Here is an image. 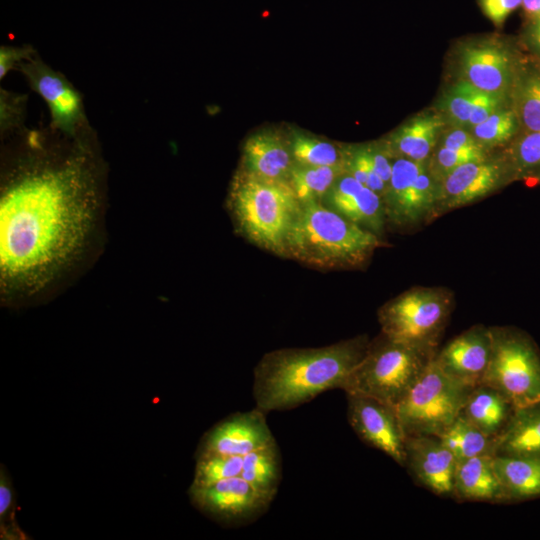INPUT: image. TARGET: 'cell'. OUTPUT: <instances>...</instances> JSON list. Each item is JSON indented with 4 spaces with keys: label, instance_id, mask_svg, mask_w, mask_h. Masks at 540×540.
I'll list each match as a JSON object with an SVG mask.
<instances>
[{
    "label": "cell",
    "instance_id": "obj_44",
    "mask_svg": "<svg viewBox=\"0 0 540 540\" xmlns=\"http://www.w3.org/2000/svg\"><path fill=\"white\" fill-rule=\"evenodd\" d=\"M521 7L528 20L540 18V0H522Z\"/></svg>",
    "mask_w": 540,
    "mask_h": 540
},
{
    "label": "cell",
    "instance_id": "obj_6",
    "mask_svg": "<svg viewBox=\"0 0 540 540\" xmlns=\"http://www.w3.org/2000/svg\"><path fill=\"white\" fill-rule=\"evenodd\" d=\"M474 387L446 374L434 357L396 405L405 437L439 436L460 415Z\"/></svg>",
    "mask_w": 540,
    "mask_h": 540
},
{
    "label": "cell",
    "instance_id": "obj_32",
    "mask_svg": "<svg viewBox=\"0 0 540 540\" xmlns=\"http://www.w3.org/2000/svg\"><path fill=\"white\" fill-rule=\"evenodd\" d=\"M509 144L504 157L514 179L540 175V131L522 132Z\"/></svg>",
    "mask_w": 540,
    "mask_h": 540
},
{
    "label": "cell",
    "instance_id": "obj_12",
    "mask_svg": "<svg viewBox=\"0 0 540 540\" xmlns=\"http://www.w3.org/2000/svg\"><path fill=\"white\" fill-rule=\"evenodd\" d=\"M192 503L205 515L229 526L244 525L260 517L273 497L256 489L241 476L202 487H191Z\"/></svg>",
    "mask_w": 540,
    "mask_h": 540
},
{
    "label": "cell",
    "instance_id": "obj_34",
    "mask_svg": "<svg viewBox=\"0 0 540 540\" xmlns=\"http://www.w3.org/2000/svg\"><path fill=\"white\" fill-rule=\"evenodd\" d=\"M343 151L345 172L383 198L386 184L374 168L369 146L348 147Z\"/></svg>",
    "mask_w": 540,
    "mask_h": 540
},
{
    "label": "cell",
    "instance_id": "obj_21",
    "mask_svg": "<svg viewBox=\"0 0 540 540\" xmlns=\"http://www.w3.org/2000/svg\"><path fill=\"white\" fill-rule=\"evenodd\" d=\"M492 455H480L457 462L453 497L458 501L506 504L493 465Z\"/></svg>",
    "mask_w": 540,
    "mask_h": 540
},
{
    "label": "cell",
    "instance_id": "obj_31",
    "mask_svg": "<svg viewBox=\"0 0 540 540\" xmlns=\"http://www.w3.org/2000/svg\"><path fill=\"white\" fill-rule=\"evenodd\" d=\"M480 89L458 79L440 98L438 112L448 126L468 129L472 110Z\"/></svg>",
    "mask_w": 540,
    "mask_h": 540
},
{
    "label": "cell",
    "instance_id": "obj_42",
    "mask_svg": "<svg viewBox=\"0 0 540 540\" xmlns=\"http://www.w3.org/2000/svg\"><path fill=\"white\" fill-rule=\"evenodd\" d=\"M13 506V491L11 483L6 473L1 469L0 477V520L1 525L6 524L7 519L11 516Z\"/></svg>",
    "mask_w": 540,
    "mask_h": 540
},
{
    "label": "cell",
    "instance_id": "obj_17",
    "mask_svg": "<svg viewBox=\"0 0 540 540\" xmlns=\"http://www.w3.org/2000/svg\"><path fill=\"white\" fill-rule=\"evenodd\" d=\"M491 350L490 327L474 325L438 350L435 360L449 376L476 386L487 371Z\"/></svg>",
    "mask_w": 540,
    "mask_h": 540
},
{
    "label": "cell",
    "instance_id": "obj_7",
    "mask_svg": "<svg viewBox=\"0 0 540 540\" xmlns=\"http://www.w3.org/2000/svg\"><path fill=\"white\" fill-rule=\"evenodd\" d=\"M452 307V295L444 288H411L379 308L381 333L421 349L437 351Z\"/></svg>",
    "mask_w": 540,
    "mask_h": 540
},
{
    "label": "cell",
    "instance_id": "obj_35",
    "mask_svg": "<svg viewBox=\"0 0 540 540\" xmlns=\"http://www.w3.org/2000/svg\"><path fill=\"white\" fill-rule=\"evenodd\" d=\"M488 156V151L482 148L450 149L437 145L428 159V164L431 173L440 182L459 166Z\"/></svg>",
    "mask_w": 540,
    "mask_h": 540
},
{
    "label": "cell",
    "instance_id": "obj_9",
    "mask_svg": "<svg viewBox=\"0 0 540 540\" xmlns=\"http://www.w3.org/2000/svg\"><path fill=\"white\" fill-rule=\"evenodd\" d=\"M439 182L428 160L393 158L392 174L383 196L387 223L398 228L431 221L438 199Z\"/></svg>",
    "mask_w": 540,
    "mask_h": 540
},
{
    "label": "cell",
    "instance_id": "obj_19",
    "mask_svg": "<svg viewBox=\"0 0 540 540\" xmlns=\"http://www.w3.org/2000/svg\"><path fill=\"white\" fill-rule=\"evenodd\" d=\"M447 126L446 120L438 111L422 112L400 125L383 146L392 158L426 161Z\"/></svg>",
    "mask_w": 540,
    "mask_h": 540
},
{
    "label": "cell",
    "instance_id": "obj_18",
    "mask_svg": "<svg viewBox=\"0 0 540 540\" xmlns=\"http://www.w3.org/2000/svg\"><path fill=\"white\" fill-rule=\"evenodd\" d=\"M321 202L348 220L382 237L387 224L383 198L350 174L342 173Z\"/></svg>",
    "mask_w": 540,
    "mask_h": 540
},
{
    "label": "cell",
    "instance_id": "obj_2",
    "mask_svg": "<svg viewBox=\"0 0 540 540\" xmlns=\"http://www.w3.org/2000/svg\"><path fill=\"white\" fill-rule=\"evenodd\" d=\"M370 341L362 334L322 347L267 352L253 370L255 407L266 414L289 410L327 390H343Z\"/></svg>",
    "mask_w": 540,
    "mask_h": 540
},
{
    "label": "cell",
    "instance_id": "obj_39",
    "mask_svg": "<svg viewBox=\"0 0 540 540\" xmlns=\"http://www.w3.org/2000/svg\"><path fill=\"white\" fill-rule=\"evenodd\" d=\"M506 105H509V103L500 97L480 90L475 100L468 130L483 122L493 112Z\"/></svg>",
    "mask_w": 540,
    "mask_h": 540
},
{
    "label": "cell",
    "instance_id": "obj_36",
    "mask_svg": "<svg viewBox=\"0 0 540 540\" xmlns=\"http://www.w3.org/2000/svg\"><path fill=\"white\" fill-rule=\"evenodd\" d=\"M28 96L0 89V132L5 138L24 127Z\"/></svg>",
    "mask_w": 540,
    "mask_h": 540
},
{
    "label": "cell",
    "instance_id": "obj_20",
    "mask_svg": "<svg viewBox=\"0 0 540 540\" xmlns=\"http://www.w3.org/2000/svg\"><path fill=\"white\" fill-rule=\"evenodd\" d=\"M294 163L289 144L277 133L258 132L244 143L241 170L245 172L266 179L288 181Z\"/></svg>",
    "mask_w": 540,
    "mask_h": 540
},
{
    "label": "cell",
    "instance_id": "obj_14",
    "mask_svg": "<svg viewBox=\"0 0 540 540\" xmlns=\"http://www.w3.org/2000/svg\"><path fill=\"white\" fill-rule=\"evenodd\" d=\"M347 417L356 435L404 466L405 434L396 407L371 396L346 393Z\"/></svg>",
    "mask_w": 540,
    "mask_h": 540
},
{
    "label": "cell",
    "instance_id": "obj_13",
    "mask_svg": "<svg viewBox=\"0 0 540 540\" xmlns=\"http://www.w3.org/2000/svg\"><path fill=\"white\" fill-rule=\"evenodd\" d=\"M514 179L505 157L471 161L454 169L439 182L434 218L474 203Z\"/></svg>",
    "mask_w": 540,
    "mask_h": 540
},
{
    "label": "cell",
    "instance_id": "obj_15",
    "mask_svg": "<svg viewBox=\"0 0 540 540\" xmlns=\"http://www.w3.org/2000/svg\"><path fill=\"white\" fill-rule=\"evenodd\" d=\"M275 441L266 413L255 407L231 414L207 431L200 441L197 457L212 454L244 457Z\"/></svg>",
    "mask_w": 540,
    "mask_h": 540
},
{
    "label": "cell",
    "instance_id": "obj_3",
    "mask_svg": "<svg viewBox=\"0 0 540 540\" xmlns=\"http://www.w3.org/2000/svg\"><path fill=\"white\" fill-rule=\"evenodd\" d=\"M381 238L321 201H311L301 205L285 258L320 270L359 268L387 246Z\"/></svg>",
    "mask_w": 540,
    "mask_h": 540
},
{
    "label": "cell",
    "instance_id": "obj_27",
    "mask_svg": "<svg viewBox=\"0 0 540 540\" xmlns=\"http://www.w3.org/2000/svg\"><path fill=\"white\" fill-rule=\"evenodd\" d=\"M457 462L480 455L495 454L496 440L489 437L461 414L438 436Z\"/></svg>",
    "mask_w": 540,
    "mask_h": 540
},
{
    "label": "cell",
    "instance_id": "obj_25",
    "mask_svg": "<svg viewBox=\"0 0 540 540\" xmlns=\"http://www.w3.org/2000/svg\"><path fill=\"white\" fill-rule=\"evenodd\" d=\"M521 132L540 131V68L523 64L510 95Z\"/></svg>",
    "mask_w": 540,
    "mask_h": 540
},
{
    "label": "cell",
    "instance_id": "obj_40",
    "mask_svg": "<svg viewBox=\"0 0 540 540\" xmlns=\"http://www.w3.org/2000/svg\"><path fill=\"white\" fill-rule=\"evenodd\" d=\"M438 146L450 149L482 148L470 130L461 127L447 126L442 132ZM487 151V150H486Z\"/></svg>",
    "mask_w": 540,
    "mask_h": 540
},
{
    "label": "cell",
    "instance_id": "obj_30",
    "mask_svg": "<svg viewBox=\"0 0 540 540\" xmlns=\"http://www.w3.org/2000/svg\"><path fill=\"white\" fill-rule=\"evenodd\" d=\"M293 160L309 166H341L344 168V151L334 144L301 132L292 133L288 141Z\"/></svg>",
    "mask_w": 540,
    "mask_h": 540
},
{
    "label": "cell",
    "instance_id": "obj_33",
    "mask_svg": "<svg viewBox=\"0 0 540 540\" xmlns=\"http://www.w3.org/2000/svg\"><path fill=\"white\" fill-rule=\"evenodd\" d=\"M243 457L227 455H203L196 461L191 487H202L217 481L240 476Z\"/></svg>",
    "mask_w": 540,
    "mask_h": 540
},
{
    "label": "cell",
    "instance_id": "obj_37",
    "mask_svg": "<svg viewBox=\"0 0 540 540\" xmlns=\"http://www.w3.org/2000/svg\"><path fill=\"white\" fill-rule=\"evenodd\" d=\"M521 4L522 0H478L482 13L497 28H501Z\"/></svg>",
    "mask_w": 540,
    "mask_h": 540
},
{
    "label": "cell",
    "instance_id": "obj_43",
    "mask_svg": "<svg viewBox=\"0 0 540 540\" xmlns=\"http://www.w3.org/2000/svg\"><path fill=\"white\" fill-rule=\"evenodd\" d=\"M523 41L540 61V18L528 20L523 32Z\"/></svg>",
    "mask_w": 540,
    "mask_h": 540
},
{
    "label": "cell",
    "instance_id": "obj_11",
    "mask_svg": "<svg viewBox=\"0 0 540 540\" xmlns=\"http://www.w3.org/2000/svg\"><path fill=\"white\" fill-rule=\"evenodd\" d=\"M16 70L46 102L52 128L68 135H77L91 127L80 92L65 75L50 67L38 54L21 63Z\"/></svg>",
    "mask_w": 540,
    "mask_h": 540
},
{
    "label": "cell",
    "instance_id": "obj_22",
    "mask_svg": "<svg viewBox=\"0 0 540 540\" xmlns=\"http://www.w3.org/2000/svg\"><path fill=\"white\" fill-rule=\"evenodd\" d=\"M515 408L497 389L480 383L472 389L460 414L497 441L509 424Z\"/></svg>",
    "mask_w": 540,
    "mask_h": 540
},
{
    "label": "cell",
    "instance_id": "obj_8",
    "mask_svg": "<svg viewBox=\"0 0 540 540\" xmlns=\"http://www.w3.org/2000/svg\"><path fill=\"white\" fill-rule=\"evenodd\" d=\"M492 350L481 383L504 396L515 407L540 401V351L524 332L511 327H490Z\"/></svg>",
    "mask_w": 540,
    "mask_h": 540
},
{
    "label": "cell",
    "instance_id": "obj_29",
    "mask_svg": "<svg viewBox=\"0 0 540 540\" xmlns=\"http://www.w3.org/2000/svg\"><path fill=\"white\" fill-rule=\"evenodd\" d=\"M520 131L519 120L510 105L499 108L470 129L477 142L487 151L510 143Z\"/></svg>",
    "mask_w": 540,
    "mask_h": 540
},
{
    "label": "cell",
    "instance_id": "obj_28",
    "mask_svg": "<svg viewBox=\"0 0 540 540\" xmlns=\"http://www.w3.org/2000/svg\"><path fill=\"white\" fill-rule=\"evenodd\" d=\"M344 172L341 166H309L294 163L288 181L300 203L304 204L321 201Z\"/></svg>",
    "mask_w": 540,
    "mask_h": 540
},
{
    "label": "cell",
    "instance_id": "obj_1",
    "mask_svg": "<svg viewBox=\"0 0 540 540\" xmlns=\"http://www.w3.org/2000/svg\"><path fill=\"white\" fill-rule=\"evenodd\" d=\"M0 281L6 301L49 290L97 233L105 164L90 127L77 135L25 126L2 138Z\"/></svg>",
    "mask_w": 540,
    "mask_h": 540
},
{
    "label": "cell",
    "instance_id": "obj_45",
    "mask_svg": "<svg viewBox=\"0 0 540 540\" xmlns=\"http://www.w3.org/2000/svg\"><path fill=\"white\" fill-rule=\"evenodd\" d=\"M538 67L540 68V61H539V65H538Z\"/></svg>",
    "mask_w": 540,
    "mask_h": 540
},
{
    "label": "cell",
    "instance_id": "obj_38",
    "mask_svg": "<svg viewBox=\"0 0 540 540\" xmlns=\"http://www.w3.org/2000/svg\"><path fill=\"white\" fill-rule=\"evenodd\" d=\"M37 55L36 50L31 45L0 47V79H3L11 70Z\"/></svg>",
    "mask_w": 540,
    "mask_h": 540
},
{
    "label": "cell",
    "instance_id": "obj_4",
    "mask_svg": "<svg viewBox=\"0 0 540 540\" xmlns=\"http://www.w3.org/2000/svg\"><path fill=\"white\" fill-rule=\"evenodd\" d=\"M301 205L289 181L266 179L241 169L232 180L227 199L236 232L284 258Z\"/></svg>",
    "mask_w": 540,
    "mask_h": 540
},
{
    "label": "cell",
    "instance_id": "obj_24",
    "mask_svg": "<svg viewBox=\"0 0 540 540\" xmlns=\"http://www.w3.org/2000/svg\"><path fill=\"white\" fill-rule=\"evenodd\" d=\"M506 504L540 497V457L494 456Z\"/></svg>",
    "mask_w": 540,
    "mask_h": 540
},
{
    "label": "cell",
    "instance_id": "obj_5",
    "mask_svg": "<svg viewBox=\"0 0 540 540\" xmlns=\"http://www.w3.org/2000/svg\"><path fill=\"white\" fill-rule=\"evenodd\" d=\"M437 351L421 349L380 333L370 341L364 358L348 377L343 391L371 396L396 407Z\"/></svg>",
    "mask_w": 540,
    "mask_h": 540
},
{
    "label": "cell",
    "instance_id": "obj_10",
    "mask_svg": "<svg viewBox=\"0 0 540 540\" xmlns=\"http://www.w3.org/2000/svg\"><path fill=\"white\" fill-rule=\"evenodd\" d=\"M522 65L512 48L494 37L469 40L457 51L459 79L508 103Z\"/></svg>",
    "mask_w": 540,
    "mask_h": 540
},
{
    "label": "cell",
    "instance_id": "obj_41",
    "mask_svg": "<svg viewBox=\"0 0 540 540\" xmlns=\"http://www.w3.org/2000/svg\"><path fill=\"white\" fill-rule=\"evenodd\" d=\"M370 154L372 157L373 165L378 173V175L381 177V179L385 182L386 187L390 181L391 174H392V160L393 158L389 155L385 147L382 145H368Z\"/></svg>",
    "mask_w": 540,
    "mask_h": 540
},
{
    "label": "cell",
    "instance_id": "obj_16",
    "mask_svg": "<svg viewBox=\"0 0 540 540\" xmlns=\"http://www.w3.org/2000/svg\"><path fill=\"white\" fill-rule=\"evenodd\" d=\"M404 453V466L417 484L438 496L453 497L457 459L438 436H406Z\"/></svg>",
    "mask_w": 540,
    "mask_h": 540
},
{
    "label": "cell",
    "instance_id": "obj_23",
    "mask_svg": "<svg viewBox=\"0 0 540 540\" xmlns=\"http://www.w3.org/2000/svg\"><path fill=\"white\" fill-rule=\"evenodd\" d=\"M494 456L540 457V401L515 408Z\"/></svg>",
    "mask_w": 540,
    "mask_h": 540
},
{
    "label": "cell",
    "instance_id": "obj_26",
    "mask_svg": "<svg viewBox=\"0 0 540 540\" xmlns=\"http://www.w3.org/2000/svg\"><path fill=\"white\" fill-rule=\"evenodd\" d=\"M281 464L280 450L275 441L245 455L240 476L274 498L281 481Z\"/></svg>",
    "mask_w": 540,
    "mask_h": 540
}]
</instances>
